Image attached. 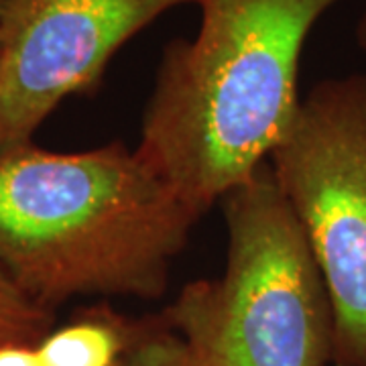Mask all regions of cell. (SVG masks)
Masks as SVG:
<instances>
[{"label":"cell","instance_id":"1","mask_svg":"<svg viewBox=\"0 0 366 366\" xmlns=\"http://www.w3.org/2000/svg\"><path fill=\"white\" fill-rule=\"evenodd\" d=\"M340 2L192 0L197 33L163 47L134 149L199 216L287 137L303 47Z\"/></svg>","mask_w":366,"mask_h":366},{"label":"cell","instance_id":"2","mask_svg":"<svg viewBox=\"0 0 366 366\" xmlns=\"http://www.w3.org/2000/svg\"><path fill=\"white\" fill-rule=\"evenodd\" d=\"M199 218L118 141L0 151V269L49 312L74 297L161 300Z\"/></svg>","mask_w":366,"mask_h":366},{"label":"cell","instance_id":"3","mask_svg":"<svg viewBox=\"0 0 366 366\" xmlns=\"http://www.w3.org/2000/svg\"><path fill=\"white\" fill-rule=\"evenodd\" d=\"M226 267L159 315L199 366H327L334 310L293 208L262 165L220 202Z\"/></svg>","mask_w":366,"mask_h":366},{"label":"cell","instance_id":"4","mask_svg":"<svg viewBox=\"0 0 366 366\" xmlns=\"http://www.w3.org/2000/svg\"><path fill=\"white\" fill-rule=\"evenodd\" d=\"M269 165L326 281L332 365L366 366V71L320 79L301 96Z\"/></svg>","mask_w":366,"mask_h":366},{"label":"cell","instance_id":"5","mask_svg":"<svg viewBox=\"0 0 366 366\" xmlns=\"http://www.w3.org/2000/svg\"><path fill=\"white\" fill-rule=\"evenodd\" d=\"M192 0H11L0 16V151L98 88L127 43Z\"/></svg>","mask_w":366,"mask_h":366},{"label":"cell","instance_id":"6","mask_svg":"<svg viewBox=\"0 0 366 366\" xmlns=\"http://www.w3.org/2000/svg\"><path fill=\"white\" fill-rule=\"evenodd\" d=\"M153 317L131 320L104 303L51 327L37 344L43 366H122Z\"/></svg>","mask_w":366,"mask_h":366},{"label":"cell","instance_id":"7","mask_svg":"<svg viewBox=\"0 0 366 366\" xmlns=\"http://www.w3.org/2000/svg\"><path fill=\"white\" fill-rule=\"evenodd\" d=\"M53 327V312L26 297L0 269V344H39Z\"/></svg>","mask_w":366,"mask_h":366},{"label":"cell","instance_id":"8","mask_svg":"<svg viewBox=\"0 0 366 366\" xmlns=\"http://www.w3.org/2000/svg\"><path fill=\"white\" fill-rule=\"evenodd\" d=\"M122 366H199L197 360L161 317H153L149 330L139 338Z\"/></svg>","mask_w":366,"mask_h":366},{"label":"cell","instance_id":"9","mask_svg":"<svg viewBox=\"0 0 366 366\" xmlns=\"http://www.w3.org/2000/svg\"><path fill=\"white\" fill-rule=\"evenodd\" d=\"M0 366H43L37 344H0Z\"/></svg>","mask_w":366,"mask_h":366},{"label":"cell","instance_id":"10","mask_svg":"<svg viewBox=\"0 0 366 366\" xmlns=\"http://www.w3.org/2000/svg\"><path fill=\"white\" fill-rule=\"evenodd\" d=\"M354 39H356L358 49L366 55V9H365V13L360 14L358 23H356V29H354Z\"/></svg>","mask_w":366,"mask_h":366},{"label":"cell","instance_id":"11","mask_svg":"<svg viewBox=\"0 0 366 366\" xmlns=\"http://www.w3.org/2000/svg\"><path fill=\"white\" fill-rule=\"evenodd\" d=\"M9 2H11V0H0V16H2V13L6 11V6H9Z\"/></svg>","mask_w":366,"mask_h":366}]
</instances>
